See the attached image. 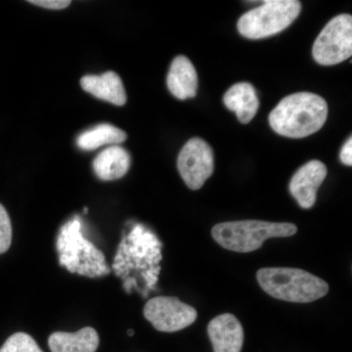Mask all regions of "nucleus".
I'll return each instance as SVG.
<instances>
[{"label":"nucleus","mask_w":352,"mask_h":352,"mask_svg":"<svg viewBox=\"0 0 352 352\" xmlns=\"http://www.w3.org/2000/svg\"><path fill=\"white\" fill-rule=\"evenodd\" d=\"M327 116L325 99L310 92H298L285 97L273 109L270 124L285 138H303L321 129Z\"/></svg>","instance_id":"nucleus-1"},{"label":"nucleus","mask_w":352,"mask_h":352,"mask_svg":"<svg viewBox=\"0 0 352 352\" xmlns=\"http://www.w3.org/2000/svg\"><path fill=\"white\" fill-rule=\"evenodd\" d=\"M256 280L267 295L284 302H312L329 292L327 282L298 268H261L256 272Z\"/></svg>","instance_id":"nucleus-2"},{"label":"nucleus","mask_w":352,"mask_h":352,"mask_svg":"<svg viewBox=\"0 0 352 352\" xmlns=\"http://www.w3.org/2000/svg\"><path fill=\"white\" fill-rule=\"evenodd\" d=\"M298 227L293 223L240 220L215 224L212 236L215 242L228 251H256L270 238H286L296 235Z\"/></svg>","instance_id":"nucleus-3"},{"label":"nucleus","mask_w":352,"mask_h":352,"mask_svg":"<svg viewBox=\"0 0 352 352\" xmlns=\"http://www.w3.org/2000/svg\"><path fill=\"white\" fill-rule=\"evenodd\" d=\"M300 10L302 4L296 0H267L240 18L238 31L250 39L268 38L287 29Z\"/></svg>","instance_id":"nucleus-4"},{"label":"nucleus","mask_w":352,"mask_h":352,"mask_svg":"<svg viewBox=\"0 0 352 352\" xmlns=\"http://www.w3.org/2000/svg\"><path fill=\"white\" fill-rule=\"evenodd\" d=\"M312 54L322 66H333L346 61L352 55V17L337 16L328 23L315 41Z\"/></svg>","instance_id":"nucleus-5"},{"label":"nucleus","mask_w":352,"mask_h":352,"mask_svg":"<svg viewBox=\"0 0 352 352\" xmlns=\"http://www.w3.org/2000/svg\"><path fill=\"white\" fill-rule=\"evenodd\" d=\"M143 314L160 332L175 333L189 327L198 317L191 305L176 296H156L146 302Z\"/></svg>","instance_id":"nucleus-6"},{"label":"nucleus","mask_w":352,"mask_h":352,"mask_svg":"<svg viewBox=\"0 0 352 352\" xmlns=\"http://www.w3.org/2000/svg\"><path fill=\"white\" fill-rule=\"evenodd\" d=\"M177 168L191 190H199L212 176L214 156L212 148L201 138L190 139L178 155Z\"/></svg>","instance_id":"nucleus-7"},{"label":"nucleus","mask_w":352,"mask_h":352,"mask_svg":"<svg viewBox=\"0 0 352 352\" xmlns=\"http://www.w3.org/2000/svg\"><path fill=\"white\" fill-rule=\"evenodd\" d=\"M327 176V168L320 161L308 162L296 171L289 182V192L300 208H311L316 201L317 191Z\"/></svg>","instance_id":"nucleus-8"},{"label":"nucleus","mask_w":352,"mask_h":352,"mask_svg":"<svg viewBox=\"0 0 352 352\" xmlns=\"http://www.w3.org/2000/svg\"><path fill=\"white\" fill-rule=\"evenodd\" d=\"M208 335L214 352H241L244 344V329L235 315L224 314L214 317L208 325Z\"/></svg>","instance_id":"nucleus-9"},{"label":"nucleus","mask_w":352,"mask_h":352,"mask_svg":"<svg viewBox=\"0 0 352 352\" xmlns=\"http://www.w3.org/2000/svg\"><path fill=\"white\" fill-rule=\"evenodd\" d=\"M80 85L87 94L113 105L124 106L126 103V89L115 72H106L100 76H85L80 80Z\"/></svg>","instance_id":"nucleus-10"},{"label":"nucleus","mask_w":352,"mask_h":352,"mask_svg":"<svg viewBox=\"0 0 352 352\" xmlns=\"http://www.w3.org/2000/svg\"><path fill=\"white\" fill-rule=\"evenodd\" d=\"M166 83L170 94L179 100L196 96L198 90V75L188 58L177 56L173 59Z\"/></svg>","instance_id":"nucleus-11"},{"label":"nucleus","mask_w":352,"mask_h":352,"mask_svg":"<svg viewBox=\"0 0 352 352\" xmlns=\"http://www.w3.org/2000/svg\"><path fill=\"white\" fill-rule=\"evenodd\" d=\"M99 342L98 333L92 327L75 333L55 332L48 338L51 352H96Z\"/></svg>","instance_id":"nucleus-12"},{"label":"nucleus","mask_w":352,"mask_h":352,"mask_svg":"<svg viewBox=\"0 0 352 352\" xmlns=\"http://www.w3.org/2000/svg\"><path fill=\"white\" fill-rule=\"evenodd\" d=\"M223 102L227 108L236 113L242 124H249L258 112L259 100L256 89L249 82H239L227 90Z\"/></svg>","instance_id":"nucleus-13"},{"label":"nucleus","mask_w":352,"mask_h":352,"mask_svg":"<svg viewBox=\"0 0 352 352\" xmlns=\"http://www.w3.org/2000/svg\"><path fill=\"white\" fill-rule=\"evenodd\" d=\"M131 166L129 152L120 146L113 145L95 157L94 170L99 179L112 182L126 175Z\"/></svg>","instance_id":"nucleus-14"},{"label":"nucleus","mask_w":352,"mask_h":352,"mask_svg":"<svg viewBox=\"0 0 352 352\" xmlns=\"http://www.w3.org/2000/svg\"><path fill=\"white\" fill-rule=\"evenodd\" d=\"M126 132L109 124H102L83 132L78 138L76 144L85 151H92L101 146L120 144L126 140Z\"/></svg>","instance_id":"nucleus-15"},{"label":"nucleus","mask_w":352,"mask_h":352,"mask_svg":"<svg viewBox=\"0 0 352 352\" xmlns=\"http://www.w3.org/2000/svg\"><path fill=\"white\" fill-rule=\"evenodd\" d=\"M0 352H43L29 333H15L7 339Z\"/></svg>","instance_id":"nucleus-16"},{"label":"nucleus","mask_w":352,"mask_h":352,"mask_svg":"<svg viewBox=\"0 0 352 352\" xmlns=\"http://www.w3.org/2000/svg\"><path fill=\"white\" fill-rule=\"evenodd\" d=\"M12 243V224L6 208L0 204V254L8 251Z\"/></svg>","instance_id":"nucleus-17"},{"label":"nucleus","mask_w":352,"mask_h":352,"mask_svg":"<svg viewBox=\"0 0 352 352\" xmlns=\"http://www.w3.org/2000/svg\"><path fill=\"white\" fill-rule=\"evenodd\" d=\"M29 2L34 6L53 9V10H61V9L67 8L71 4L69 0H32Z\"/></svg>","instance_id":"nucleus-18"},{"label":"nucleus","mask_w":352,"mask_h":352,"mask_svg":"<svg viewBox=\"0 0 352 352\" xmlns=\"http://www.w3.org/2000/svg\"><path fill=\"white\" fill-rule=\"evenodd\" d=\"M340 161L346 166H351L352 164V138L346 141V144L342 147L340 154Z\"/></svg>","instance_id":"nucleus-19"},{"label":"nucleus","mask_w":352,"mask_h":352,"mask_svg":"<svg viewBox=\"0 0 352 352\" xmlns=\"http://www.w3.org/2000/svg\"><path fill=\"white\" fill-rule=\"evenodd\" d=\"M127 335H129V337H132V336L134 335V331L133 330L127 331Z\"/></svg>","instance_id":"nucleus-20"}]
</instances>
